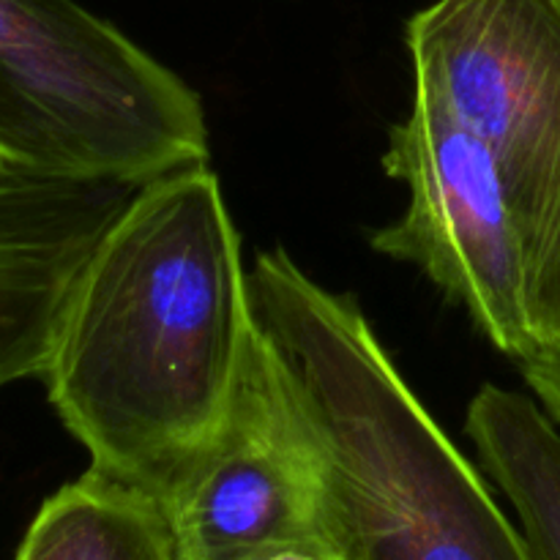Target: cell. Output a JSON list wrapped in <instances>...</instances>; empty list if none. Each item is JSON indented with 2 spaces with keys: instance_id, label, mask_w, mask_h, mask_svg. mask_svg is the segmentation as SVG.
<instances>
[{
  "instance_id": "ba28073f",
  "label": "cell",
  "mask_w": 560,
  "mask_h": 560,
  "mask_svg": "<svg viewBox=\"0 0 560 560\" xmlns=\"http://www.w3.org/2000/svg\"><path fill=\"white\" fill-rule=\"evenodd\" d=\"M465 432L534 558L560 560V427L525 394L485 386L470 399Z\"/></svg>"
},
{
  "instance_id": "30bf717a",
  "label": "cell",
  "mask_w": 560,
  "mask_h": 560,
  "mask_svg": "<svg viewBox=\"0 0 560 560\" xmlns=\"http://www.w3.org/2000/svg\"><path fill=\"white\" fill-rule=\"evenodd\" d=\"M517 364L545 413L560 427V337L536 348Z\"/></svg>"
},
{
  "instance_id": "9c48e42d",
  "label": "cell",
  "mask_w": 560,
  "mask_h": 560,
  "mask_svg": "<svg viewBox=\"0 0 560 560\" xmlns=\"http://www.w3.org/2000/svg\"><path fill=\"white\" fill-rule=\"evenodd\" d=\"M14 560H180L148 492L88 468L42 503Z\"/></svg>"
},
{
  "instance_id": "277c9868",
  "label": "cell",
  "mask_w": 560,
  "mask_h": 560,
  "mask_svg": "<svg viewBox=\"0 0 560 560\" xmlns=\"http://www.w3.org/2000/svg\"><path fill=\"white\" fill-rule=\"evenodd\" d=\"M413 96L495 162L541 345L560 337V0H435L405 27Z\"/></svg>"
},
{
  "instance_id": "5b68a950",
  "label": "cell",
  "mask_w": 560,
  "mask_h": 560,
  "mask_svg": "<svg viewBox=\"0 0 560 560\" xmlns=\"http://www.w3.org/2000/svg\"><path fill=\"white\" fill-rule=\"evenodd\" d=\"M383 170L402 180L408 206L372 233V249L413 262L509 359L534 353L523 241L485 142L413 96L410 113L388 129Z\"/></svg>"
},
{
  "instance_id": "8fae6325",
  "label": "cell",
  "mask_w": 560,
  "mask_h": 560,
  "mask_svg": "<svg viewBox=\"0 0 560 560\" xmlns=\"http://www.w3.org/2000/svg\"><path fill=\"white\" fill-rule=\"evenodd\" d=\"M246 560H342V556H339L326 539H310V541H293V545L271 547V550L257 552V556Z\"/></svg>"
},
{
  "instance_id": "7a4b0ae2",
  "label": "cell",
  "mask_w": 560,
  "mask_h": 560,
  "mask_svg": "<svg viewBox=\"0 0 560 560\" xmlns=\"http://www.w3.org/2000/svg\"><path fill=\"white\" fill-rule=\"evenodd\" d=\"M249 290L315 441L323 536L342 560H536L353 295L282 246L255 257Z\"/></svg>"
},
{
  "instance_id": "3957f363",
  "label": "cell",
  "mask_w": 560,
  "mask_h": 560,
  "mask_svg": "<svg viewBox=\"0 0 560 560\" xmlns=\"http://www.w3.org/2000/svg\"><path fill=\"white\" fill-rule=\"evenodd\" d=\"M202 98L77 0H0V162L145 184L208 162Z\"/></svg>"
},
{
  "instance_id": "6da1fadb",
  "label": "cell",
  "mask_w": 560,
  "mask_h": 560,
  "mask_svg": "<svg viewBox=\"0 0 560 560\" xmlns=\"http://www.w3.org/2000/svg\"><path fill=\"white\" fill-rule=\"evenodd\" d=\"M255 326L217 173L156 175L71 293L42 375L49 405L91 470L151 495L224 416Z\"/></svg>"
},
{
  "instance_id": "8992f818",
  "label": "cell",
  "mask_w": 560,
  "mask_h": 560,
  "mask_svg": "<svg viewBox=\"0 0 560 560\" xmlns=\"http://www.w3.org/2000/svg\"><path fill=\"white\" fill-rule=\"evenodd\" d=\"M151 498L180 560H246L271 547L326 539L315 441L260 326L219 424Z\"/></svg>"
},
{
  "instance_id": "52a82bcc",
  "label": "cell",
  "mask_w": 560,
  "mask_h": 560,
  "mask_svg": "<svg viewBox=\"0 0 560 560\" xmlns=\"http://www.w3.org/2000/svg\"><path fill=\"white\" fill-rule=\"evenodd\" d=\"M140 186L0 162V388L44 375L88 260Z\"/></svg>"
}]
</instances>
